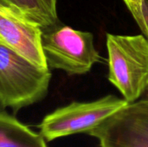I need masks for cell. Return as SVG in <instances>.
<instances>
[{
    "label": "cell",
    "mask_w": 148,
    "mask_h": 147,
    "mask_svg": "<svg viewBox=\"0 0 148 147\" xmlns=\"http://www.w3.org/2000/svg\"><path fill=\"white\" fill-rule=\"evenodd\" d=\"M108 81L128 103L148 88V39L146 36L107 34Z\"/></svg>",
    "instance_id": "1"
},
{
    "label": "cell",
    "mask_w": 148,
    "mask_h": 147,
    "mask_svg": "<svg viewBox=\"0 0 148 147\" xmlns=\"http://www.w3.org/2000/svg\"><path fill=\"white\" fill-rule=\"evenodd\" d=\"M51 73L0 41V106L14 111L42 101L48 94Z\"/></svg>",
    "instance_id": "2"
},
{
    "label": "cell",
    "mask_w": 148,
    "mask_h": 147,
    "mask_svg": "<svg viewBox=\"0 0 148 147\" xmlns=\"http://www.w3.org/2000/svg\"><path fill=\"white\" fill-rule=\"evenodd\" d=\"M42 43L49 68L68 75H84L102 61L94 35L60 23L42 29Z\"/></svg>",
    "instance_id": "3"
},
{
    "label": "cell",
    "mask_w": 148,
    "mask_h": 147,
    "mask_svg": "<svg viewBox=\"0 0 148 147\" xmlns=\"http://www.w3.org/2000/svg\"><path fill=\"white\" fill-rule=\"evenodd\" d=\"M127 104L123 98L112 94L92 101L72 102L47 114L39 126L40 133L47 141L88 133Z\"/></svg>",
    "instance_id": "4"
},
{
    "label": "cell",
    "mask_w": 148,
    "mask_h": 147,
    "mask_svg": "<svg viewBox=\"0 0 148 147\" xmlns=\"http://www.w3.org/2000/svg\"><path fill=\"white\" fill-rule=\"evenodd\" d=\"M88 134L101 147H148V100L128 103Z\"/></svg>",
    "instance_id": "5"
},
{
    "label": "cell",
    "mask_w": 148,
    "mask_h": 147,
    "mask_svg": "<svg viewBox=\"0 0 148 147\" xmlns=\"http://www.w3.org/2000/svg\"><path fill=\"white\" fill-rule=\"evenodd\" d=\"M42 27L23 12L0 3V41L41 68H49L42 43Z\"/></svg>",
    "instance_id": "6"
},
{
    "label": "cell",
    "mask_w": 148,
    "mask_h": 147,
    "mask_svg": "<svg viewBox=\"0 0 148 147\" xmlns=\"http://www.w3.org/2000/svg\"><path fill=\"white\" fill-rule=\"evenodd\" d=\"M46 141L41 133L0 111V147H48Z\"/></svg>",
    "instance_id": "7"
},
{
    "label": "cell",
    "mask_w": 148,
    "mask_h": 147,
    "mask_svg": "<svg viewBox=\"0 0 148 147\" xmlns=\"http://www.w3.org/2000/svg\"><path fill=\"white\" fill-rule=\"evenodd\" d=\"M0 3L23 12L42 29L60 23L57 14L53 13L42 0H0Z\"/></svg>",
    "instance_id": "8"
},
{
    "label": "cell",
    "mask_w": 148,
    "mask_h": 147,
    "mask_svg": "<svg viewBox=\"0 0 148 147\" xmlns=\"http://www.w3.org/2000/svg\"><path fill=\"white\" fill-rule=\"evenodd\" d=\"M126 6L131 12L134 19L141 29L144 30V19L142 15V0H123Z\"/></svg>",
    "instance_id": "9"
},
{
    "label": "cell",
    "mask_w": 148,
    "mask_h": 147,
    "mask_svg": "<svg viewBox=\"0 0 148 147\" xmlns=\"http://www.w3.org/2000/svg\"><path fill=\"white\" fill-rule=\"evenodd\" d=\"M142 15L144 19V30L142 34L148 39V0H142Z\"/></svg>",
    "instance_id": "10"
},
{
    "label": "cell",
    "mask_w": 148,
    "mask_h": 147,
    "mask_svg": "<svg viewBox=\"0 0 148 147\" xmlns=\"http://www.w3.org/2000/svg\"><path fill=\"white\" fill-rule=\"evenodd\" d=\"M49 9L55 14H57V0H42Z\"/></svg>",
    "instance_id": "11"
},
{
    "label": "cell",
    "mask_w": 148,
    "mask_h": 147,
    "mask_svg": "<svg viewBox=\"0 0 148 147\" xmlns=\"http://www.w3.org/2000/svg\"><path fill=\"white\" fill-rule=\"evenodd\" d=\"M140 99H144V100H148V88L147 89V91L145 92V94L142 95V97Z\"/></svg>",
    "instance_id": "12"
}]
</instances>
